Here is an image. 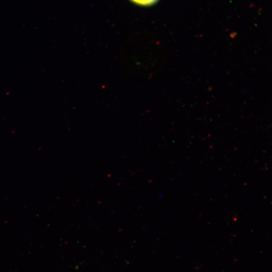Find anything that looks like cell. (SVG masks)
I'll list each match as a JSON object with an SVG mask.
<instances>
[{"mask_svg": "<svg viewBox=\"0 0 272 272\" xmlns=\"http://www.w3.org/2000/svg\"><path fill=\"white\" fill-rule=\"evenodd\" d=\"M118 55L122 71L134 78L152 76L160 69L162 61L161 46L147 40L126 41L120 46Z\"/></svg>", "mask_w": 272, "mask_h": 272, "instance_id": "6da1fadb", "label": "cell"}, {"mask_svg": "<svg viewBox=\"0 0 272 272\" xmlns=\"http://www.w3.org/2000/svg\"><path fill=\"white\" fill-rule=\"evenodd\" d=\"M130 1L132 2H133L135 4L140 5V6H150L154 4L158 0H130Z\"/></svg>", "mask_w": 272, "mask_h": 272, "instance_id": "7a4b0ae2", "label": "cell"}]
</instances>
